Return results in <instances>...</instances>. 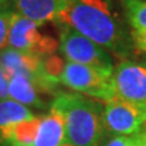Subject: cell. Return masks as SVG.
<instances>
[{"label":"cell","mask_w":146,"mask_h":146,"mask_svg":"<svg viewBox=\"0 0 146 146\" xmlns=\"http://www.w3.org/2000/svg\"><path fill=\"white\" fill-rule=\"evenodd\" d=\"M54 22L70 26L118 56H125L131 49V36L110 0H70Z\"/></svg>","instance_id":"obj_1"},{"label":"cell","mask_w":146,"mask_h":146,"mask_svg":"<svg viewBox=\"0 0 146 146\" xmlns=\"http://www.w3.org/2000/svg\"><path fill=\"white\" fill-rule=\"evenodd\" d=\"M51 108L65 121L66 140L74 146H100L105 136L104 108L95 100L79 93L56 94Z\"/></svg>","instance_id":"obj_2"},{"label":"cell","mask_w":146,"mask_h":146,"mask_svg":"<svg viewBox=\"0 0 146 146\" xmlns=\"http://www.w3.org/2000/svg\"><path fill=\"white\" fill-rule=\"evenodd\" d=\"M112 73L80 63L67 61L60 76V84L94 99L108 101L115 98Z\"/></svg>","instance_id":"obj_3"},{"label":"cell","mask_w":146,"mask_h":146,"mask_svg":"<svg viewBox=\"0 0 146 146\" xmlns=\"http://www.w3.org/2000/svg\"><path fill=\"white\" fill-rule=\"evenodd\" d=\"M57 26L60 27L58 49L67 61L100 68L106 72H113L112 58L104 48L82 35L70 26Z\"/></svg>","instance_id":"obj_4"},{"label":"cell","mask_w":146,"mask_h":146,"mask_svg":"<svg viewBox=\"0 0 146 146\" xmlns=\"http://www.w3.org/2000/svg\"><path fill=\"white\" fill-rule=\"evenodd\" d=\"M40 23L13 12L7 35V46L38 56H50L58 48V42L52 36L39 32Z\"/></svg>","instance_id":"obj_5"},{"label":"cell","mask_w":146,"mask_h":146,"mask_svg":"<svg viewBox=\"0 0 146 146\" xmlns=\"http://www.w3.org/2000/svg\"><path fill=\"white\" fill-rule=\"evenodd\" d=\"M0 67L10 77L22 76L34 83L42 93H51L56 83L50 79L44 68V57L7 46L0 50Z\"/></svg>","instance_id":"obj_6"},{"label":"cell","mask_w":146,"mask_h":146,"mask_svg":"<svg viewBox=\"0 0 146 146\" xmlns=\"http://www.w3.org/2000/svg\"><path fill=\"white\" fill-rule=\"evenodd\" d=\"M146 123V105L115 96L104 107L105 131L112 135H133Z\"/></svg>","instance_id":"obj_7"},{"label":"cell","mask_w":146,"mask_h":146,"mask_svg":"<svg viewBox=\"0 0 146 146\" xmlns=\"http://www.w3.org/2000/svg\"><path fill=\"white\" fill-rule=\"evenodd\" d=\"M112 84L115 96L125 101L146 105V63L122 61L113 68Z\"/></svg>","instance_id":"obj_8"},{"label":"cell","mask_w":146,"mask_h":146,"mask_svg":"<svg viewBox=\"0 0 146 146\" xmlns=\"http://www.w3.org/2000/svg\"><path fill=\"white\" fill-rule=\"evenodd\" d=\"M70 0H13V6L20 15L44 25L55 21L66 10Z\"/></svg>","instance_id":"obj_9"},{"label":"cell","mask_w":146,"mask_h":146,"mask_svg":"<svg viewBox=\"0 0 146 146\" xmlns=\"http://www.w3.org/2000/svg\"><path fill=\"white\" fill-rule=\"evenodd\" d=\"M66 140L65 121L57 110L50 107L48 115L40 117L34 146H62Z\"/></svg>","instance_id":"obj_10"},{"label":"cell","mask_w":146,"mask_h":146,"mask_svg":"<svg viewBox=\"0 0 146 146\" xmlns=\"http://www.w3.org/2000/svg\"><path fill=\"white\" fill-rule=\"evenodd\" d=\"M40 117L18 122L5 129H0L1 146H34Z\"/></svg>","instance_id":"obj_11"},{"label":"cell","mask_w":146,"mask_h":146,"mask_svg":"<svg viewBox=\"0 0 146 146\" xmlns=\"http://www.w3.org/2000/svg\"><path fill=\"white\" fill-rule=\"evenodd\" d=\"M40 91L29 79L22 76L10 77L9 80V95L10 99L25 106L35 108H46V102L40 96Z\"/></svg>","instance_id":"obj_12"},{"label":"cell","mask_w":146,"mask_h":146,"mask_svg":"<svg viewBox=\"0 0 146 146\" xmlns=\"http://www.w3.org/2000/svg\"><path fill=\"white\" fill-rule=\"evenodd\" d=\"M34 117L35 115L28 107L10 98L0 101V129H5L18 122L32 119Z\"/></svg>","instance_id":"obj_13"},{"label":"cell","mask_w":146,"mask_h":146,"mask_svg":"<svg viewBox=\"0 0 146 146\" xmlns=\"http://www.w3.org/2000/svg\"><path fill=\"white\" fill-rule=\"evenodd\" d=\"M121 6L128 23L133 29H146L145 0H121Z\"/></svg>","instance_id":"obj_14"},{"label":"cell","mask_w":146,"mask_h":146,"mask_svg":"<svg viewBox=\"0 0 146 146\" xmlns=\"http://www.w3.org/2000/svg\"><path fill=\"white\" fill-rule=\"evenodd\" d=\"M13 12L15 11H12V9L0 10V50L7 48V35Z\"/></svg>","instance_id":"obj_15"},{"label":"cell","mask_w":146,"mask_h":146,"mask_svg":"<svg viewBox=\"0 0 146 146\" xmlns=\"http://www.w3.org/2000/svg\"><path fill=\"white\" fill-rule=\"evenodd\" d=\"M130 36L135 46L146 52V29H133L130 32Z\"/></svg>","instance_id":"obj_16"},{"label":"cell","mask_w":146,"mask_h":146,"mask_svg":"<svg viewBox=\"0 0 146 146\" xmlns=\"http://www.w3.org/2000/svg\"><path fill=\"white\" fill-rule=\"evenodd\" d=\"M129 146H146V123L138 133L129 136Z\"/></svg>","instance_id":"obj_17"},{"label":"cell","mask_w":146,"mask_h":146,"mask_svg":"<svg viewBox=\"0 0 146 146\" xmlns=\"http://www.w3.org/2000/svg\"><path fill=\"white\" fill-rule=\"evenodd\" d=\"M9 80H10L9 76L0 67V101L10 98V95H9Z\"/></svg>","instance_id":"obj_18"},{"label":"cell","mask_w":146,"mask_h":146,"mask_svg":"<svg viewBox=\"0 0 146 146\" xmlns=\"http://www.w3.org/2000/svg\"><path fill=\"white\" fill-rule=\"evenodd\" d=\"M104 146H129L128 135H112L104 144Z\"/></svg>","instance_id":"obj_19"},{"label":"cell","mask_w":146,"mask_h":146,"mask_svg":"<svg viewBox=\"0 0 146 146\" xmlns=\"http://www.w3.org/2000/svg\"><path fill=\"white\" fill-rule=\"evenodd\" d=\"M13 0H0V10L1 9H12Z\"/></svg>","instance_id":"obj_20"},{"label":"cell","mask_w":146,"mask_h":146,"mask_svg":"<svg viewBox=\"0 0 146 146\" xmlns=\"http://www.w3.org/2000/svg\"><path fill=\"white\" fill-rule=\"evenodd\" d=\"M62 146H74V145H72V144H70V143H65Z\"/></svg>","instance_id":"obj_21"}]
</instances>
